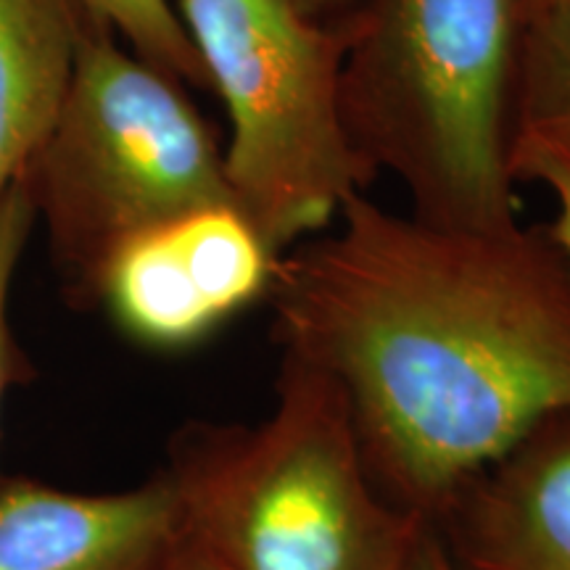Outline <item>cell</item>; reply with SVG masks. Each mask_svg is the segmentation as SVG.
Instances as JSON below:
<instances>
[{
  "instance_id": "cell-2",
  "label": "cell",
  "mask_w": 570,
  "mask_h": 570,
  "mask_svg": "<svg viewBox=\"0 0 570 570\" xmlns=\"http://www.w3.org/2000/svg\"><path fill=\"white\" fill-rule=\"evenodd\" d=\"M529 0H373L341 69L354 151L412 198V217L454 230L518 223L510 173Z\"/></svg>"
},
{
  "instance_id": "cell-13",
  "label": "cell",
  "mask_w": 570,
  "mask_h": 570,
  "mask_svg": "<svg viewBox=\"0 0 570 570\" xmlns=\"http://www.w3.org/2000/svg\"><path fill=\"white\" fill-rule=\"evenodd\" d=\"M515 183H541L558 202V217L547 227L570 262V151L547 140L515 138L510 148Z\"/></svg>"
},
{
  "instance_id": "cell-12",
  "label": "cell",
  "mask_w": 570,
  "mask_h": 570,
  "mask_svg": "<svg viewBox=\"0 0 570 570\" xmlns=\"http://www.w3.org/2000/svg\"><path fill=\"white\" fill-rule=\"evenodd\" d=\"M35 223H38V212H35L30 185L24 177H19L0 196V420H3L6 394H9L11 383L19 381V354L9 323L11 285L24 248L32 238Z\"/></svg>"
},
{
  "instance_id": "cell-6",
  "label": "cell",
  "mask_w": 570,
  "mask_h": 570,
  "mask_svg": "<svg viewBox=\"0 0 570 570\" xmlns=\"http://www.w3.org/2000/svg\"><path fill=\"white\" fill-rule=\"evenodd\" d=\"M281 256L235 206L135 235L106 265L96 306L142 346H194L269 294Z\"/></svg>"
},
{
  "instance_id": "cell-17",
  "label": "cell",
  "mask_w": 570,
  "mask_h": 570,
  "mask_svg": "<svg viewBox=\"0 0 570 570\" xmlns=\"http://www.w3.org/2000/svg\"><path fill=\"white\" fill-rule=\"evenodd\" d=\"M547 3H554V0H529V11L541 9V6H547Z\"/></svg>"
},
{
  "instance_id": "cell-1",
  "label": "cell",
  "mask_w": 570,
  "mask_h": 570,
  "mask_svg": "<svg viewBox=\"0 0 570 570\" xmlns=\"http://www.w3.org/2000/svg\"><path fill=\"white\" fill-rule=\"evenodd\" d=\"M338 214L277 262L275 341L341 391L375 487L436 520L570 412V262L547 227L454 230L365 194Z\"/></svg>"
},
{
  "instance_id": "cell-8",
  "label": "cell",
  "mask_w": 570,
  "mask_h": 570,
  "mask_svg": "<svg viewBox=\"0 0 570 570\" xmlns=\"http://www.w3.org/2000/svg\"><path fill=\"white\" fill-rule=\"evenodd\" d=\"M431 523L458 570H570V412L468 481Z\"/></svg>"
},
{
  "instance_id": "cell-4",
  "label": "cell",
  "mask_w": 570,
  "mask_h": 570,
  "mask_svg": "<svg viewBox=\"0 0 570 570\" xmlns=\"http://www.w3.org/2000/svg\"><path fill=\"white\" fill-rule=\"evenodd\" d=\"M85 11L53 130L21 173L67 296L96 306L111 256L183 214L235 206L225 161L183 85Z\"/></svg>"
},
{
  "instance_id": "cell-14",
  "label": "cell",
  "mask_w": 570,
  "mask_h": 570,
  "mask_svg": "<svg viewBox=\"0 0 570 570\" xmlns=\"http://www.w3.org/2000/svg\"><path fill=\"white\" fill-rule=\"evenodd\" d=\"M294 3L317 24L352 35L356 21L362 19L373 0H294Z\"/></svg>"
},
{
  "instance_id": "cell-15",
  "label": "cell",
  "mask_w": 570,
  "mask_h": 570,
  "mask_svg": "<svg viewBox=\"0 0 570 570\" xmlns=\"http://www.w3.org/2000/svg\"><path fill=\"white\" fill-rule=\"evenodd\" d=\"M402 570H458L454 568L452 558H449L444 541H441V533L436 531V525L428 523L412 550L404 560Z\"/></svg>"
},
{
  "instance_id": "cell-7",
  "label": "cell",
  "mask_w": 570,
  "mask_h": 570,
  "mask_svg": "<svg viewBox=\"0 0 570 570\" xmlns=\"http://www.w3.org/2000/svg\"><path fill=\"white\" fill-rule=\"evenodd\" d=\"M183 539L164 470L106 494L0 475V570H164Z\"/></svg>"
},
{
  "instance_id": "cell-3",
  "label": "cell",
  "mask_w": 570,
  "mask_h": 570,
  "mask_svg": "<svg viewBox=\"0 0 570 570\" xmlns=\"http://www.w3.org/2000/svg\"><path fill=\"white\" fill-rule=\"evenodd\" d=\"M164 475L225 570H402L431 523L375 487L341 391L294 356L262 423L185 425Z\"/></svg>"
},
{
  "instance_id": "cell-9",
  "label": "cell",
  "mask_w": 570,
  "mask_h": 570,
  "mask_svg": "<svg viewBox=\"0 0 570 570\" xmlns=\"http://www.w3.org/2000/svg\"><path fill=\"white\" fill-rule=\"evenodd\" d=\"M82 19L75 0H0V196L59 119Z\"/></svg>"
},
{
  "instance_id": "cell-5",
  "label": "cell",
  "mask_w": 570,
  "mask_h": 570,
  "mask_svg": "<svg viewBox=\"0 0 570 570\" xmlns=\"http://www.w3.org/2000/svg\"><path fill=\"white\" fill-rule=\"evenodd\" d=\"M180 19L230 117L223 161L235 209L283 256L375 180L341 114L352 35L294 0H180Z\"/></svg>"
},
{
  "instance_id": "cell-16",
  "label": "cell",
  "mask_w": 570,
  "mask_h": 570,
  "mask_svg": "<svg viewBox=\"0 0 570 570\" xmlns=\"http://www.w3.org/2000/svg\"><path fill=\"white\" fill-rule=\"evenodd\" d=\"M164 570H225L212 554H206L202 547L194 544L188 537L183 539V544L177 547V552L169 560V566Z\"/></svg>"
},
{
  "instance_id": "cell-11",
  "label": "cell",
  "mask_w": 570,
  "mask_h": 570,
  "mask_svg": "<svg viewBox=\"0 0 570 570\" xmlns=\"http://www.w3.org/2000/svg\"><path fill=\"white\" fill-rule=\"evenodd\" d=\"M75 3H80L92 17L104 19L119 38L127 40L132 53L154 69L180 85L190 82L196 88L209 85L202 56L169 0H75Z\"/></svg>"
},
{
  "instance_id": "cell-10",
  "label": "cell",
  "mask_w": 570,
  "mask_h": 570,
  "mask_svg": "<svg viewBox=\"0 0 570 570\" xmlns=\"http://www.w3.org/2000/svg\"><path fill=\"white\" fill-rule=\"evenodd\" d=\"M515 138L570 151V0L525 13L515 85Z\"/></svg>"
}]
</instances>
